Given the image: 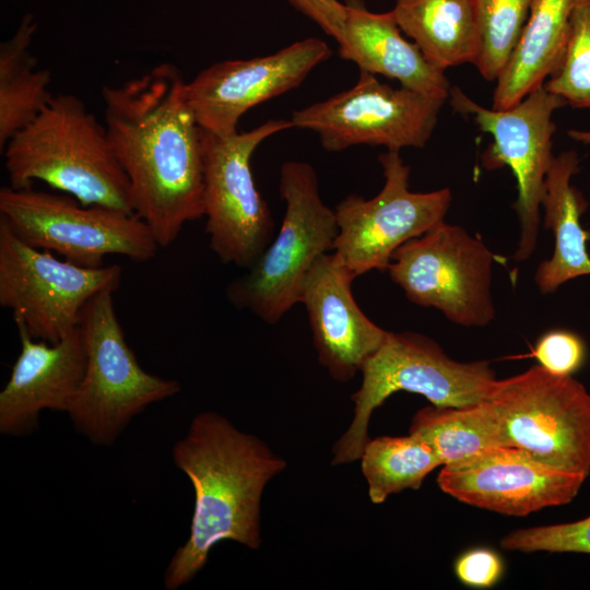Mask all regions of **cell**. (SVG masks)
Returning a JSON list of instances; mask_svg holds the SVG:
<instances>
[{
  "instance_id": "cell-19",
  "label": "cell",
  "mask_w": 590,
  "mask_h": 590,
  "mask_svg": "<svg viewBox=\"0 0 590 590\" xmlns=\"http://www.w3.org/2000/svg\"><path fill=\"white\" fill-rule=\"evenodd\" d=\"M346 16L339 45L342 59L361 71L398 80L401 86L447 99L450 83L444 69L432 63L402 36L391 11H369L364 0H344Z\"/></svg>"
},
{
  "instance_id": "cell-22",
  "label": "cell",
  "mask_w": 590,
  "mask_h": 590,
  "mask_svg": "<svg viewBox=\"0 0 590 590\" xmlns=\"http://www.w3.org/2000/svg\"><path fill=\"white\" fill-rule=\"evenodd\" d=\"M391 12L435 66L446 70L475 63L481 37L473 0H396Z\"/></svg>"
},
{
  "instance_id": "cell-15",
  "label": "cell",
  "mask_w": 590,
  "mask_h": 590,
  "mask_svg": "<svg viewBox=\"0 0 590 590\" xmlns=\"http://www.w3.org/2000/svg\"><path fill=\"white\" fill-rule=\"evenodd\" d=\"M331 55L324 40L308 37L271 55L216 62L187 83L188 102L204 131L233 134L246 111L297 87Z\"/></svg>"
},
{
  "instance_id": "cell-28",
  "label": "cell",
  "mask_w": 590,
  "mask_h": 590,
  "mask_svg": "<svg viewBox=\"0 0 590 590\" xmlns=\"http://www.w3.org/2000/svg\"><path fill=\"white\" fill-rule=\"evenodd\" d=\"M502 548L523 553L590 554V516L574 522L518 529L504 535Z\"/></svg>"
},
{
  "instance_id": "cell-11",
  "label": "cell",
  "mask_w": 590,
  "mask_h": 590,
  "mask_svg": "<svg viewBox=\"0 0 590 590\" xmlns=\"http://www.w3.org/2000/svg\"><path fill=\"white\" fill-rule=\"evenodd\" d=\"M121 274L118 264L86 268L59 260L0 220V306L36 340L57 343L75 330L86 303L103 291L115 292Z\"/></svg>"
},
{
  "instance_id": "cell-3",
  "label": "cell",
  "mask_w": 590,
  "mask_h": 590,
  "mask_svg": "<svg viewBox=\"0 0 590 590\" xmlns=\"http://www.w3.org/2000/svg\"><path fill=\"white\" fill-rule=\"evenodd\" d=\"M1 153L12 188L39 180L84 205L134 213L129 179L106 126L75 95L52 96Z\"/></svg>"
},
{
  "instance_id": "cell-12",
  "label": "cell",
  "mask_w": 590,
  "mask_h": 590,
  "mask_svg": "<svg viewBox=\"0 0 590 590\" xmlns=\"http://www.w3.org/2000/svg\"><path fill=\"white\" fill-rule=\"evenodd\" d=\"M449 98L455 111L472 117L477 128L493 138L481 155L482 166L487 170L508 167L515 176L518 193L514 209L520 238L514 259L526 261L536 247L545 178L554 157L556 125L552 117L567 104L544 85L506 109L485 108L458 86L450 88Z\"/></svg>"
},
{
  "instance_id": "cell-5",
  "label": "cell",
  "mask_w": 590,
  "mask_h": 590,
  "mask_svg": "<svg viewBox=\"0 0 590 590\" xmlns=\"http://www.w3.org/2000/svg\"><path fill=\"white\" fill-rule=\"evenodd\" d=\"M361 373V387L352 394L354 416L333 446V465L361 459L370 416L391 394L408 391L433 405L462 406L488 397L498 380L489 362L455 361L434 340L411 331H388Z\"/></svg>"
},
{
  "instance_id": "cell-21",
  "label": "cell",
  "mask_w": 590,
  "mask_h": 590,
  "mask_svg": "<svg viewBox=\"0 0 590 590\" xmlns=\"http://www.w3.org/2000/svg\"><path fill=\"white\" fill-rule=\"evenodd\" d=\"M579 0H533L519 42L494 90V109H506L544 85L559 67Z\"/></svg>"
},
{
  "instance_id": "cell-4",
  "label": "cell",
  "mask_w": 590,
  "mask_h": 590,
  "mask_svg": "<svg viewBox=\"0 0 590 590\" xmlns=\"http://www.w3.org/2000/svg\"><path fill=\"white\" fill-rule=\"evenodd\" d=\"M280 194L285 212L276 237L226 287L233 306L269 324L279 322L300 303L308 272L319 257L333 250L339 231L335 212L323 202L310 164L284 162Z\"/></svg>"
},
{
  "instance_id": "cell-8",
  "label": "cell",
  "mask_w": 590,
  "mask_h": 590,
  "mask_svg": "<svg viewBox=\"0 0 590 590\" xmlns=\"http://www.w3.org/2000/svg\"><path fill=\"white\" fill-rule=\"evenodd\" d=\"M0 220L26 244L86 268L102 267L108 255L145 262L160 248L149 225L135 213L84 205L69 194L32 187L0 189Z\"/></svg>"
},
{
  "instance_id": "cell-14",
  "label": "cell",
  "mask_w": 590,
  "mask_h": 590,
  "mask_svg": "<svg viewBox=\"0 0 590 590\" xmlns=\"http://www.w3.org/2000/svg\"><path fill=\"white\" fill-rule=\"evenodd\" d=\"M446 99L401 86L393 88L361 71L351 88L294 110L293 128L308 129L328 152L354 145L423 148L437 125Z\"/></svg>"
},
{
  "instance_id": "cell-7",
  "label": "cell",
  "mask_w": 590,
  "mask_h": 590,
  "mask_svg": "<svg viewBox=\"0 0 590 590\" xmlns=\"http://www.w3.org/2000/svg\"><path fill=\"white\" fill-rule=\"evenodd\" d=\"M502 445L558 471L590 473V393L541 365L498 379L486 397Z\"/></svg>"
},
{
  "instance_id": "cell-25",
  "label": "cell",
  "mask_w": 590,
  "mask_h": 590,
  "mask_svg": "<svg viewBox=\"0 0 590 590\" xmlns=\"http://www.w3.org/2000/svg\"><path fill=\"white\" fill-rule=\"evenodd\" d=\"M361 460L374 504H381L391 494L404 489H418L424 479L442 465L434 449L412 434L369 439Z\"/></svg>"
},
{
  "instance_id": "cell-18",
  "label": "cell",
  "mask_w": 590,
  "mask_h": 590,
  "mask_svg": "<svg viewBox=\"0 0 590 590\" xmlns=\"http://www.w3.org/2000/svg\"><path fill=\"white\" fill-rule=\"evenodd\" d=\"M21 342L10 378L0 392V433L24 437L39 428L44 410L68 413L86 368L79 327L57 343L36 340L14 321Z\"/></svg>"
},
{
  "instance_id": "cell-26",
  "label": "cell",
  "mask_w": 590,
  "mask_h": 590,
  "mask_svg": "<svg viewBox=\"0 0 590 590\" xmlns=\"http://www.w3.org/2000/svg\"><path fill=\"white\" fill-rule=\"evenodd\" d=\"M533 0H473L481 37L474 63L487 81H496L521 36Z\"/></svg>"
},
{
  "instance_id": "cell-27",
  "label": "cell",
  "mask_w": 590,
  "mask_h": 590,
  "mask_svg": "<svg viewBox=\"0 0 590 590\" xmlns=\"http://www.w3.org/2000/svg\"><path fill=\"white\" fill-rule=\"evenodd\" d=\"M544 87L574 108H590V0L578 1L563 60Z\"/></svg>"
},
{
  "instance_id": "cell-31",
  "label": "cell",
  "mask_w": 590,
  "mask_h": 590,
  "mask_svg": "<svg viewBox=\"0 0 590 590\" xmlns=\"http://www.w3.org/2000/svg\"><path fill=\"white\" fill-rule=\"evenodd\" d=\"M296 10L314 21L338 42L342 35L346 8L339 0H287Z\"/></svg>"
},
{
  "instance_id": "cell-13",
  "label": "cell",
  "mask_w": 590,
  "mask_h": 590,
  "mask_svg": "<svg viewBox=\"0 0 590 590\" xmlns=\"http://www.w3.org/2000/svg\"><path fill=\"white\" fill-rule=\"evenodd\" d=\"M399 152L387 150L378 157L385 176L378 194H351L334 209L339 231L332 251L355 279L371 270L386 271L393 252L444 221L450 206L449 188L410 190L411 168Z\"/></svg>"
},
{
  "instance_id": "cell-32",
  "label": "cell",
  "mask_w": 590,
  "mask_h": 590,
  "mask_svg": "<svg viewBox=\"0 0 590 590\" xmlns=\"http://www.w3.org/2000/svg\"><path fill=\"white\" fill-rule=\"evenodd\" d=\"M567 133L575 141L583 144H590V131L571 129Z\"/></svg>"
},
{
  "instance_id": "cell-6",
  "label": "cell",
  "mask_w": 590,
  "mask_h": 590,
  "mask_svg": "<svg viewBox=\"0 0 590 590\" xmlns=\"http://www.w3.org/2000/svg\"><path fill=\"white\" fill-rule=\"evenodd\" d=\"M113 294L110 290L96 294L82 310L79 329L86 368L68 411L78 433L106 447L115 444L134 416L181 390L179 381L141 367L126 341Z\"/></svg>"
},
{
  "instance_id": "cell-2",
  "label": "cell",
  "mask_w": 590,
  "mask_h": 590,
  "mask_svg": "<svg viewBox=\"0 0 590 590\" xmlns=\"http://www.w3.org/2000/svg\"><path fill=\"white\" fill-rule=\"evenodd\" d=\"M172 458L192 484L194 506L189 536L172 556L166 590L189 583L206 565L211 550L229 540L251 550L261 545L260 504L267 483L286 468L260 438L226 417L203 411L174 445Z\"/></svg>"
},
{
  "instance_id": "cell-20",
  "label": "cell",
  "mask_w": 590,
  "mask_h": 590,
  "mask_svg": "<svg viewBox=\"0 0 590 590\" xmlns=\"http://www.w3.org/2000/svg\"><path fill=\"white\" fill-rule=\"evenodd\" d=\"M579 169L577 153L565 151L554 155L546 174L541 206L544 227L553 232L555 246L552 257L541 262L535 272V283L542 294L553 293L562 284L590 274L589 233L580 223L588 204L570 182Z\"/></svg>"
},
{
  "instance_id": "cell-29",
  "label": "cell",
  "mask_w": 590,
  "mask_h": 590,
  "mask_svg": "<svg viewBox=\"0 0 590 590\" xmlns=\"http://www.w3.org/2000/svg\"><path fill=\"white\" fill-rule=\"evenodd\" d=\"M531 355L548 371L571 376L583 365L586 346L575 332L552 330L538 340Z\"/></svg>"
},
{
  "instance_id": "cell-23",
  "label": "cell",
  "mask_w": 590,
  "mask_h": 590,
  "mask_svg": "<svg viewBox=\"0 0 590 590\" xmlns=\"http://www.w3.org/2000/svg\"><path fill=\"white\" fill-rule=\"evenodd\" d=\"M36 24L25 15L15 34L0 46V150L52 98L51 74L37 69L31 54Z\"/></svg>"
},
{
  "instance_id": "cell-1",
  "label": "cell",
  "mask_w": 590,
  "mask_h": 590,
  "mask_svg": "<svg viewBox=\"0 0 590 590\" xmlns=\"http://www.w3.org/2000/svg\"><path fill=\"white\" fill-rule=\"evenodd\" d=\"M105 126L130 184L133 210L160 247L203 216V129L187 82L170 63L119 86H104Z\"/></svg>"
},
{
  "instance_id": "cell-9",
  "label": "cell",
  "mask_w": 590,
  "mask_h": 590,
  "mask_svg": "<svg viewBox=\"0 0 590 590\" xmlns=\"http://www.w3.org/2000/svg\"><path fill=\"white\" fill-rule=\"evenodd\" d=\"M293 128L270 119L250 131L219 135L203 130V216L209 246L226 264L248 269L271 243L274 223L257 189L251 156L271 135Z\"/></svg>"
},
{
  "instance_id": "cell-24",
  "label": "cell",
  "mask_w": 590,
  "mask_h": 590,
  "mask_svg": "<svg viewBox=\"0 0 590 590\" xmlns=\"http://www.w3.org/2000/svg\"><path fill=\"white\" fill-rule=\"evenodd\" d=\"M409 434L425 440L442 465L503 446L497 421L486 398L462 406L432 404L422 408L412 417Z\"/></svg>"
},
{
  "instance_id": "cell-16",
  "label": "cell",
  "mask_w": 590,
  "mask_h": 590,
  "mask_svg": "<svg viewBox=\"0 0 590 590\" xmlns=\"http://www.w3.org/2000/svg\"><path fill=\"white\" fill-rule=\"evenodd\" d=\"M586 479L544 467L516 448L496 446L442 465L437 484L461 503L521 517L570 503Z\"/></svg>"
},
{
  "instance_id": "cell-30",
  "label": "cell",
  "mask_w": 590,
  "mask_h": 590,
  "mask_svg": "<svg viewBox=\"0 0 590 590\" xmlns=\"http://www.w3.org/2000/svg\"><path fill=\"white\" fill-rule=\"evenodd\" d=\"M504 571L500 556L488 548H473L455 563L457 578L468 587L488 588L498 582Z\"/></svg>"
},
{
  "instance_id": "cell-17",
  "label": "cell",
  "mask_w": 590,
  "mask_h": 590,
  "mask_svg": "<svg viewBox=\"0 0 590 590\" xmlns=\"http://www.w3.org/2000/svg\"><path fill=\"white\" fill-rule=\"evenodd\" d=\"M354 280L334 252H327L311 267L300 296L318 361L341 382L361 371L388 334L358 307L351 288Z\"/></svg>"
},
{
  "instance_id": "cell-10",
  "label": "cell",
  "mask_w": 590,
  "mask_h": 590,
  "mask_svg": "<svg viewBox=\"0 0 590 590\" xmlns=\"http://www.w3.org/2000/svg\"><path fill=\"white\" fill-rule=\"evenodd\" d=\"M494 253L463 227L437 223L401 245L387 271L406 298L441 311L463 327H484L495 318L492 298Z\"/></svg>"
}]
</instances>
